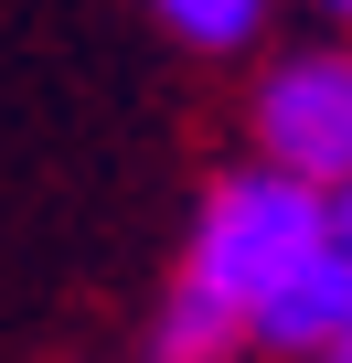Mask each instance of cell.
Returning <instances> with one entry per match:
<instances>
[{
	"instance_id": "obj_7",
	"label": "cell",
	"mask_w": 352,
	"mask_h": 363,
	"mask_svg": "<svg viewBox=\"0 0 352 363\" xmlns=\"http://www.w3.org/2000/svg\"><path fill=\"white\" fill-rule=\"evenodd\" d=\"M331 11H341V22H352V0H331Z\"/></svg>"
},
{
	"instance_id": "obj_6",
	"label": "cell",
	"mask_w": 352,
	"mask_h": 363,
	"mask_svg": "<svg viewBox=\"0 0 352 363\" xmlns=\"http://www.w3.org/2000/svg\"><path fill=\"white\" fill-rule=\"evenodd\" d=\"M320 363H352V331H341V342H331V352H320Z\"/></svg>"
},
{
	"instance_id": "obj_5",
	"label": "cell",
	"mask_w": 352,
	"mask_h": 363,
	"mask_svg": "<svg viewBox=\"0 0 352 363\" xmlns=\"http://www.w3.org/2000/svg\"><path fill=\"white\" fill-rule=\"evenodd\" d=\"M331 235L352 246V182H341V193H331Z\"/></svg>"
},
{
	"instance_id": "obj_1",
	"label": "cell",
	"mask_w": 352,
	"mask_h": 363,
	"mask_svg": "<svg viewBox=\"0 0 352 363\" xmlns=\"http://www.w3.org/2000/svg\"><path fill=\"white\" fill-rule=\"evenodd\" d=\"M331 246V193L299 171H225L214 193H203V225H193V257H182V289L160 299V331L149 352L160 363H235L256 310Z\"/></svg>"
},
{
	"instance_id": "obj_3",
	"label": "cell",
	"mask_w": 352,
	"mask_h": 363,
	"mask_svg": "<svg viewBox=\"0 0 352 363\" xmlns=\"http://www.w3.org/2000/svg\"><path fill=\"white\" fill-rule=\"evenodd\" d=\"M341 331H352V246L331 235V246H320V257H310V267L256 310V331H246V342H256V352H288V363H320Z\"/></svg>"
},
{
	"instance_id": "obj_4",
	"label": "cell",
	"mask_w": 352,
	"mask_h": 363,
	"mask_svg": "<svg viewBox=\"0 0 352 363\" xmlns=\"http://www.w3.org/2000/svg\"><path fill=\"white\" fill-rule=\"evenodd\" d=\"M149 11L182 33V43H203V54H235V43L267 22V0H149Z\"/></svg>"
},
{
	"instance_id": "obj_2",
	"label": "cell",
	"mask_w": 352,
	"mask_h": 363,
	"mask_svg": "<svg viewBox=\"0 0 352 363\" xmlns=\"http://www.w3.org/2000/svg\"><path fill=\"white\" fill-rule=\"evenodd\" d=\"M256 160L320 193L352 182V54H288L256 75Z\"/></svg>"
}]
</instances>
